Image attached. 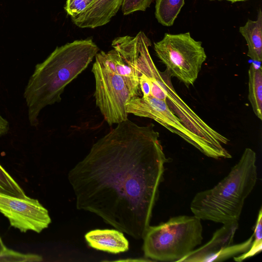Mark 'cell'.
I'll return each instance as SVG.
<instances>
[{
	"instance_id": "2e32d148",
	"label": "cell",
	"mask_w": 262,
	"mask_h": 262,
	"mask_svg": "<svg viewBox=\"0 0 262 262\" xmlns=\"http://www.w3.org/2000/svg\"><path fill=\"white\" fill-rule=\"evenodd\" d=\"M0 193L20 199H28L18 183L0 164Z\"/></svg>"
},
{
	"instance_id": "52a82bcc",
	"label": "cell",
	"mask_w": 262,
	"mask_h": 262,
	"mask_svg": "<svg viewBox=\"0 0 262 262\" xmlns=\"http://www.w3.org/2000/svg\"><path fill=\"white\" fill-rule=\"evenodd\" d=\"M126 110L128 114L154 120L207 156L201 140L183 124L164 101L151 96H136L127 103Z\"/></svg>"
},
{
	"instance_id": "ffe728a7",
	"label": "cell",
	"mask_w": 262,
	"mask_h": 262,
	"mask_svg": "<svg viewBox=\"0 0 262 262\" xmlns=\"http://www.w3.org/2000/svg\"><path fill=\"white\" fill-rule=\"evenodd\" d=\"M152 0H123L121 9L124 15H128L138 11H144Z\"/></svg>"
},
{
	"instance_id": "44dd1931",
	"label": "cell",
	"mask_w": 262,
	"mask_h": 262,
	"mask_svg": "<svg viewBox=\"0 0 262 262\" xmlns=\"http://www.w3.org/2000/svg\"><path fill=\"white\" fill-rule=\"evenodd\" d=\"M9 128L8 121L0 114V136L7 134Z\"/></svg>"
},
{
	"instance_id": "5bb4252c",
	"label": "cell",
	"mask_w": 262,
	"mask_h": 262,
	"mask_svg": "<svg viewBox=\"0 0 262 262\" xmlns=\"http://www.w3.org/2000/svg\"><path fill=\"white\" fill-rule=\"evenodd\" d=\"M248 99L256 117L262 120V69L260 66L250 65L248 71Z\"/></svg>"
},
{
	"instance_id": "277c9868",
	"label": "cell",
	"mask_w": 262,
	"mask_h": 262,
	"mask_svg": "<svg viewBox=\"0 0 262 262\" xmlns=\"http://www.w3.org/2000/svg\"><path fill=\"white\" fill-rule=\"evenodd\" d=\"M201 221L194 215H183L149 226L143 238L145 256L152 261L179 262L201 244Z\"/></svg>"
},
{
	"instance_id": "5b68a950",
	"label": "cell",
	"mask_w": 262,
	"mask_h": 262,
	"mask_svg": "<svg viewBox=\"0 0 262 262\" xmlns=\"http://www.w3.org/2000/svg\"><path fill=\"white\" fill-rule=\"evenodd\" d=\"M154 50L171 76L187 87L198 78L207 57L202 42L194 40L189 32L166 33L162 40L154 42Z\"/></svg>"
},
{
	"instance_id": "9c48e42d",
	"label": "cell",
	"mask_w": 262,
	"mask_h": 262,
	"mask_svg": "<svg viewBox=\"0 0 262 262\" xmlns=\"http://www.w3.org/2000/svg\"><path fill=\"white\" fill-rule=\"evenodd\" d=\"M0 212L10 225L22 232H41L51 223L48 210L36 200L20 199L0 193Z\"/></svg>"
},
{
	"instance_id": "7c38bea8",
	"label": "cell",
	"mask_w": 262,
	"mask_h": 262,
	"mask_svg": "<svg viewBox=\"0 0 262 262\" xmlns=\"http://www.w3.org/2000/svg\"><path fill=\"white\" fill-rule=\"evenodd\" d=\"M85 238L92 248L111 253L118 254L129 249L128 241L117 229L93 230L85 235Z\"/></svg>"
},
{
	"instance_id": "cb8c5ba5",
	"label": "cell",
	"mask_w": 262,
	"mask_h": 262,
	"mask_svg": "<svg viewBox=\"0 0 262 262\" xmlns=\"http://www.w3.org/2000/svg\"><path fill=\"white\" fill-rule=\"evenodd\" d=\"M210 1H214V0H210Z\"/></svg>"
},
{
	"instance_id": "7a4b0ae2",
	"label": "cell",
	"mask_w": 262,
	"mask_h": 262,
	"mask_svg": "<svg viewBox=\"0 0 262 262\" xmlns=\"http://www.w3.org/2000/svg\"><path fill=\"white\" fill-rule=\"evenodd\" d=\"M99 50L91 39L77 40L56 47L35 66L24 92L31 126L38 125L43 108L61 101L66 86L88 67Z\"/></svg>"
},
{
	"instance_id": "e0dca14e",
	"label": "cell",
	"mask_w": 262,
	"mask_h": 262,
	"mask_svg": "<svg viewBox=\"0 0 262 262\" xmlns=\"http://www.w3.org/2000/svg\"><path fill=\"white\" fill-rule=\"evenodd\" d=\"M262 209H259L255 225L253 238L250 249L246 252L235 256L233 259L237 262L242 261L258 254L262 250Z\"/></svg>"
},
{
	"instance_id": "4fadbf2b",
	"label": "cell",
	"mask_w": 262,
	"mask_h": 262,
	"mask_svg": "<svg viewBox=\"0 0 262 262\" xmlns=\"http://www.w3.org/2000/svg\"><path fill=\"white\" fill-rule=\"evenodd\" d=\"M239 31L245 39L248 46L247 56L252 60H262V11L259 9L256 20L248 19L239 27Z\"/></svg>"
},
{
	"instance_id": "d6986e66",
	"label": "cell",
	"mask_w": 262,
	"mask_h": 262,
	"mask_svg": "<svg viewBox=\"0 0 262 262\" xmlns=\"http://www.w3.org/2000/svg\"><path fill=\"white\" fill-rule=\"evenodd\" d=\"M95 0H67L65 10L71 17H74L90 7Z\"/></svg>"
},
{
	"instance_id": "9a60e30c",
	"label": "cell",
	"mask_w": 262,
	"mask_h": 262,
	"mask_svg": "<svg viewBox=\"0 0 262 262\" xmlns=\"http://www.w3.org/2000/svg\"><path fill=\"white\" fill-rule=\"evenodd\" d=\"M184 4V0H156L155 17L162 25L171 26Z\"/></svg>"
},
{
	"instance_id": "6da1fadb",
	"label": "cell",
	"mask_w": 262,
	"mask_h": 262,
	"mask_svg": "<svg viewBox=\"0 0 262 262\" xmlns=\"http://www.w3.org/2000/svg\"><path fill=\"white\" fill-rule=\"evenodd\" d=\"M154 125L129 119L98 140L69 172L77 209L93 213L136 239H143L171 159Z\"/></svg>"
},
{
	"instance_id": "30bf717a",
	"label": "cell",
	"mask_w": 262,
	"mask_h": 262,
	"mask_svg": "<svg viewBox=\"0 0 262 262\" xmlns=\"http://www.w3.org/2000/svg\"><path fill=\"white\" fill-rule=\"evenodd\" d=\"M123 0H95L78 16L71 17L73 22L82 28H95L108 23L122 6Z\"/></svg>"
},
{
	"instance_id": "ba28073f",
	"label": "cell",
	"mask_w": 262,
	"mask_h": 262,
	"mask_svg": "<svg viewBox=\"0 0 262 262\" xmlns=\"http://www.w3.org/2000/svg\"><path fill=\"white\" fill-rule=\"evenodd\" d=\"M238 227V222L223 224L207 243L194 249L179 262H219L247 252L253 240V234L244 242L233 244Z\"/></svg>"
},
{
	"instance_id": "603a6c76",
	"label": "cell",
	"mask_w": 262,
	"mask_h": 262,
	"mask_svg": "<svg viewBox=\"0 0 262 262\" xmlns=\"http://www.w3.org/2000/svg\"><path fill=\"white\" fill-rule=\"evenodd\" d=\"M226 1H229V2H231L232 3H235V2L245 1H247V0H226Z\"/></svg>"
},
{
	"instance_id": "8fae6325",
	"label": "cell",
	"mask_w": 262,
	"mask_h": 262,
	"mask_svg": "<svg viewBox=\"0 0 262 262\" xmlns=\"http://www.w3.org/2000/svg\"><path fill=\"white\" fill-rule=\"evenodd\" d=\"M95 57V61L102 67L123 77L135 96H141L136 70L125 62L117 50L114 49L107 52L101 51Z\"/></svg>"
},
{
	"instance_id": "8992f818",
	"label": "cell",
	"mask_w": 262,
	"mask_h": 262,
	"mask_svg": "<svg viewBox=\"0 0 262 262\" xmlns=\"http://www.w3.org/2000/svg\"><path fill=\"white\" fill-rule=\"evenodd\" d=\"M92 71L95 82L96 104L106 122L112 125L128 119L126 105L136 96L124 78L105 69L96 61Z\"/></svg>"
},
{
	"instance_id": "3957f363",
	"label": "cell",
	"mask_w": 262,
	"mask_h": 262,
	"mask_svg": "<svg viewBox=\"0 0 262 262\" xmlns=\"http://www.w3.org/2000/svg\"><path fill=\"white\" fill-rule=\"evenodd\" d=\"M256 162L255 152L245 148L226 177L212 188L195 194L190 203L193 215L223 224L238 222L245 201L257 182Z\"/></svg>"
},
{
	"instance_id": "ac0fdd59",
	"label": "cell",
	"mask_w": 262,
	"mask_h": 262,
	"mask_svg": "<svg viewBox=\"0 0 262 262\" xmlns=\"http://www.w3.org/2000/svg\"><path fill=\"white\" fill-rule=\"evenodd\" d=\"M41 256L32 253H21L6 247L0 253V262H38Z\"/></svg>"
},
{
	"instance_id": "7402d4cb",
	"label": "cell",
	"mask_w": 262,
	"mask_h": 262,
	"mask_svg": "<svg viewBox=\"0 0 262 262\" xmlns=\"http://www.w3.org/2000/svg\"><path fill=\"white\" fill-rule=\"evenodd\" d=\"M0 235V253L6 248Z\"/></svg>"
}]
</instances>
